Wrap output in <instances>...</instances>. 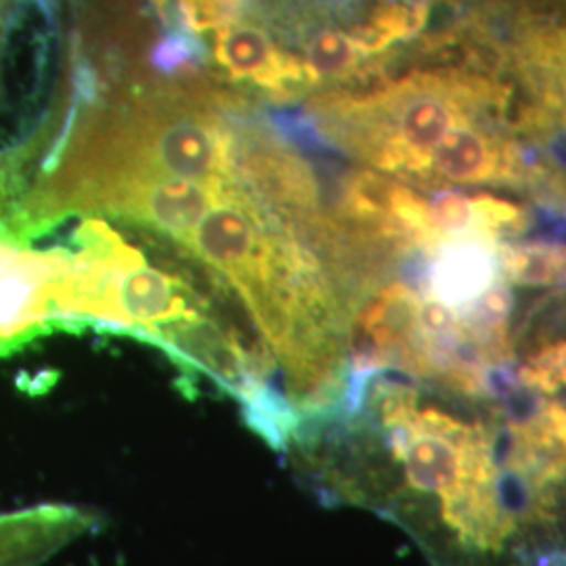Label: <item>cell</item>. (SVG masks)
Segmentation results:
<instances>
[{"instance_id":"obj_1","label":"cell","mask_w":566,"mask_h":566,"mask_svg":"<svg viewBox=\"0 0 566 566\" xmlns=\"http://www.w3.org/2000/svg\"><path fill=\"white\" fill-rule=\"evenodd\" d=\"M470 23L502 76L566 124V0H476Z\"/></svg>"},{"instance_id":"obj_2","label":"cell","mask_w":566,"mask_h":566,"mask_svg":"<svg viewBox=\"0 0 566 566\" xmlns=\"http://www.w3.org/2000/svg\"><path fill=\"white\" fill-rule=\"evenodd\" d=\"M70 266V243L42 245L7 224L0 229V357L60 332Z\"/></svg>"},{"instance_id":"obj_3","label":"cell","mask_w":566,"mask_h":566,"mask_svg":"<svg viewBox=\"0 0 566 566\" xmlns=\"http://www.w3.org/2000/svg\"><path fill=\"white\" fill-rule=\"evenodd\" d=\"M202 41L214 76L240 93H261L273 103H292L311 93L303 63L252 11L214 30Z\"/></svg>"},{"instance_id":"obj_4","label":"cell","mask_w":566,"mask_h":566,"mask_svg":"<svg viewBox=\"0 0 566 566\" xmlns=\"http://www.w3.org/2000/svg\"><path fill=\"white\" fill-rule=\"evenodd\" d=\"M102 516L91 507L42 504L0 512V566H41L72 542L97 531Z\"/></svg>"},{"instance_id":"obj_5","label":"cell","mask_w":566,"mask_h":566,"mask_svg":"<svg viewBox=\"0 0 566 566\" xmlns=\"http://www.w3.org/2000/svg\"><path fill=\"white\" fill-rule=\"evenodd\" d=\"M500 252L486 231L453 233L430 266V298L458 308L474 303L500 282Z\"/></svg>"},{"instance_id":"obj_6","label":"cell","mask_w":566,"mask_h":566,"mask_svg":"<svg viewBox=\"0 0 566 566\" xmlns=\"http://www.w3.org/2000/svg\"><path fill=\"white\" fill-rule=\"evenodd\" d=\"M7 212H9V196H7L4 182H2V179H0V229L4 227V221H7Z\"/></svg>"},{"instance_id":"obj_7","label":"cell","mask_w":566,"mask_h":566,"mask_svg":"<svg viewBox=\"0 0 566 566\" xmlns=\"http://www.w3.org/2000/svg\"><path fill=\"white\" fill-rule=\"evenodd\" d=\"M0 2H2V0H0Z\"/></svg>"}]
</instances>
